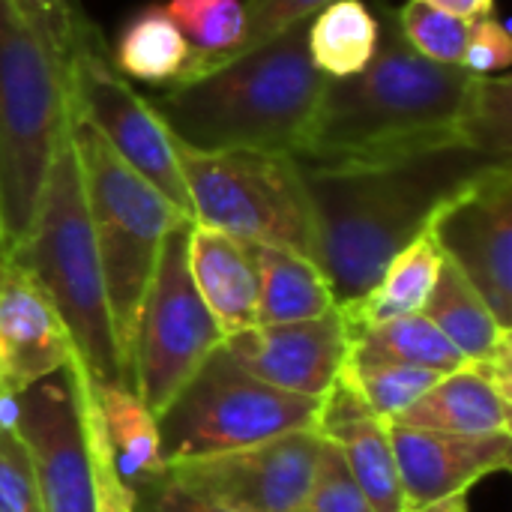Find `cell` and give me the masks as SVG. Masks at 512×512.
I'll return each instance as SVG.
<instances>
[{"label": "cell", "instance_id": "6da1fadb", "mask_svg": "<svg viewBox=\"0 0 512 512\" xmlns=\"http://www.w3.org/2000/svg\"><path fill=\"white\" fill-rule=\"evenodd\" d=\"M486 165L495 159L468 147L378 162L300 165L315 219V264L327 276L336 306L357 303L387 264L426 231L435 210Z\"/></svg>", "mask_w": 512, "mask_h": 512}, {"label": "cell", "instance_id": "7a4b0ae2", "mask_svg": "<svg viewBox=\"0 0 512 512\" xmlns=\"http://www.w3.org/2000/svg\"><path fill=\"white\" fill-rule=\"evenodd\" d=\"M477 78L462 66L417 54L387 18L372 63L357 75L327 81L294 159L300 165H348L468 147L465 117Z\"/></svg>", "mask_w": 512, "mask_h": 512}, {"label": "cell", "instance_id": "3957f363", "mask_svg": "<svg viewBox=\"0 0 512 512\" xmlns=\"http://www.w3.org/2000/svg\"><path fill=\"white\" fill-rule=\"evenodd\" d=\"M309 24L150 99L168 132L192 150L297 153L327 90L306 45Z\"/></svg>", "mask_w": 512, "mask_h": 512}, {"label": "cell", "instance_id": "277c9868", "mask_svg": "<svg viewBox=\"0 0 512 512\" xmlns=\"http://www.w3.org/2000/svg\"><path fill=\"white\" fill-rule=\"evenodd\" d=\"M3 258L21 267L48 297L84 372L102 384L132 387L111 324L81 165L72 141V120L54 150L27 237Z\"/></svg>", "mask_w": 512, "mask_h": 512}, {"label": "cell", "instance_id": "5b68a950", "mask_svg": "<svg viewBox=\"0 0 512 512\" xmlns=\"http://www.w3.org/2000/svg\"><path fill=\"white\" fill-rule=\"evenodd\" d=\"M69 54L21 9L0 0V243L30 231L54 150L69 129Z\"/></svg>", "mask_w": 512, "mask_h": 512}, {"label": "cell", "instance_id": "8992f818", "mask_svg": "<svg viewBox=\"0 0 512 512\" xmlns=\"http://www.w3.org/2000/svg\"><path fill=\"white\" fill-rule=\"evenodd\" d=\"M72 141L81 165L87 213L102 264L111 324L123 366L132 378V339L144 291L153 279L162 240L183 222V216L156 186L132 171L105 138L72 114Z\"/></svg>", "mask_w": 512, "mask_h": 512}, {"label": "cell", "instance_id": "52a82bcc", "mask_svg": "<svg viewBox=\"0 0 512 512\" xmlns=\"http://www.w3.org/2000/svg\"><path fill=\"white\" fill-rule=\"evenodd\" d=\"M192 222L315 261V219L303 171L279 150H192L174 138Z\"/></svg>", "mask_w": 512, "mask_h": 512}, {"label": "cell", "instance_id": "ba28073f", "mask_svg": "<svg viewBox=\"0 0 512 512\" xmlns=\"http://www.w3.org/2000/svg\"><path fill=\"white\" fill-rule=\"evenodd\" d=\"M318 405L252 378L219 345L156 417L162 459H204L315 429Z\"/></svg>", "mask_w": 512, "mask_h": 512}, {"label": "cell", "instance_id": "9c48e42d", "mask_svg": "<svg viewBox=\"0 0 512 512\" xmlns=\"http://www.w3.org/2000/svg\"><path fill=\"white\" fill-rule=\"evenodd\" d=\"M189 228L183 222L162 240L132 339V387L153 417L225 339L189 273Z\"/></svg>", "mask_w": 512, "mask_h": 512}, {"label": "cell", "instance_id": "30bf717a", "mask_svg": "<svg viewBox=\"0 0 512 512\" xmlns=\"http://www.w3.org/2000/svg\"><path fill=\"white\" fill-rule=\"evenodd\" d=\"M72 114L93 126L105 144L150 186H156L183 216L192 219V201L177 165V147L147 96L117 72L96 24L81 36L69 60Z\"/></svg>", "mask_w": 512, "mask_h": 512}, {"label": "cell", "instance_id": "8fae6325", "mask_svg": "<svg viewBox=\"0 0 512 512\" xmlns=\"http://www.w3.org/2000/svg\"><path fill=\"white\" fill-rule=\"evenodd\" d=\"M426 234L512 330V168L486 165L429 219Z\"/></svg>", "mask_w": 512, "mask_h": 512}, {"label": "cell", "instance_id": "7c38bea8", "mask_svg": "<svg viewBox=\"0 0 512 512\" xmlns=\"http://www.w3.org/2000/svg\"><path fill=\"white\" fill-rule=\"evenodd\" d=\"M324 438L318 429L288 432L243 450L165 465L189 492L237 512H300Z\"/></svg>", "mask_w": 512, "mask_h": 512}, {"label": "cell", "instance_id": "4fadbf2b", "mask_svg": "<svg viewBox=\"0 0 512 512\" xmlns=\"http://www.w3.org/2000/svg\"><path fill=\"white\" fill-rule=\"evenodd\" d=\"M12 426L30 456L45 512H93V480L69 366L12 402Z\"/></svg>", "mask_w": 512, "mask_h": 512}, {"label": "cell", "instance_id": "5bb4252c", "mask_svg": "<svg viewBox=\"0 0 512 512\" xmlns=\"http://www.w3.org/2000/svg\"><path fill=\"white\" fill-rule=\"evenodd\" d=\"M342 309L291 324H255L222 339V351L252 378L306 399H324L348 363Z\"/></svg>", "mask_w": 512, "mask_h": 512}, {"label": "cell", "instance_id": "9a60e30c", "mask_svg": "<svg viewBox=\"0 0 512 512\" xmlns=\"http://www.w3.org/2000/svg\"><path fill=\"white\" fill-rule=\"evenodd\" d=\"M390 441L396 450L405 512L468 495L480 480L510 471L512 462V432L450 435L390 423Z\"/></svg>", "mask_w": 512, "mask_h": 512}, {"label": "cell", "instance_id": "2e32d148", "mask_svg": "<svg viewBox=\"0 0 512 512\" xmlns=\"http://www.w3.org/2000/svg\"><path fill=\"white\" fill-rule=\"evenodd\" d=\"M72 357V339L48 297L21 267L0 258V408L63 372Z\"/></svg>", "mask_w": 512, "mask_h": 512}, {"label": "cell", "instance_id": "e0dca14e", "mask_svg": "<svg viewBox=\"0 0 512 512\" xmlns=\"http://www.w3.org/2000/svg\"><path fill=\"white\" fill-rule=\"evenodd\" d=\"M315 429L324 441H330L342 453L354 483L360 486L372 510L405 512L396 450L390 441V423L381 420L363 402V396L354 390L345 372L324 393L318 405Z\"/></svg>", "mask_w": 512, "mask_h": 512}, {"label": "cell", "instance_id": "ac0fdd59", "mask_svg": "<svg viewBox=\"0 0 512 512\" xmlns=\"http://www.w3.org/2000/svg\"><path fill=\"white\" fill-rule=\"evenodd\" d=\"M186 255L192 282L219 330L231 336L246 327H255L258 267L252 243L192 222Z\"/></svg>", "mask_w": 512, "mask_h": 512}, {"label": "cell", "instance_id": "d6986e66", "mask_svg": "<svg viewBox=\"0 0 512 512\" xmlns=\"http://www.w3.org/2000/svg\"><path fill=\"white\" fill-rule=\"evenodd\" d=\"M510 396V390H504L480 363H465L462 369L438 378V384L393 423L450 435L512 432Z\"/></svg>", "mask_w": 512, "mask_h": 512}, {"label": "cell", "instance_id": "ffe728a7", "mask_svg": "<svg viewBox=\"0 0 512 512\" xmlns=\"http://www.w3.org/2000/svg\"><path fill=\"white\" fill-rule=\"evenodd\" d=\"M87 387L99 414L105 444L129 489L165 471L156 417L144 408L138 393L126 384H102L87 375Z\"/></svg>", "mask_w": 512, "mask_h": 512}, {"label": "cell", "instance_id": "44dd1931", "mask_svg": "<svg viewBox=\"0 0 512 512\" xmlns=\"http://www.w3.org/2000/svg\"><path fill=\"white\" fill-rule=\"evenodd\" d=\"M258 267V309L255 324H291L321 318L336 309V297L330 291L321 267L279 246H255Z\"/></svg>", "mask_w": 512, "mask_h": 512}, {"label": "cell", "instance_id": "7402d4cb", "mask_svg": "<svg viewBox=\"0 0 512 512\" xmlns=\"http://www.w3.org/2000/svg\"><path fill=\"white\" fill-rule=\"evenodd\" d=\"M441 264H444L441 249L423 231L414 243H408L387 264L381 279L357 303L339 306L345 321H348V333L423 312V306H426V300H429V294H432V288L438 282Z\"/></svg>", "mask_w": 512, "mask_h": 512}, {"label": "cell", "instance_id": "603a6c76", "mask_svg": "<svg viewBox=\"0 0 512 512\" xmlns=\"http://www.w3.org/2000/svg\"><path fill=\"white\" fill-rule=\"evenodd\" d=\"M420 315L441 330V336L462 354L465 363L489 360L512 336V330L498 324L474 285L447 261L441 264L438 282Z\"/></svg>", "mask_w": 512, "mask_h": 512}, {"label": "cell", "instance_id": "cb8c5ba5", "mask_svg": "<svg viewBox=\"0 0 512 512\" xmlns=\"http://www.w3.org/2000/svg\"><path fill=\"white\" fill-rule=\"evenodd\" d=\"M345 366H420L450 375L465 366L462 354L420 312L351 333Z\"/></svg>", "mask_w": 512, "mask_h": 512}, {"label": "cell", "instance_id": "d4e9b609", "mask_svg": "<svg viewBox=\"0 0 512 512\" xmlns=\"http://www.w3.org/2000/svg\"><path fill=\"white\" fill-rule=\"evenodd\" d=\"M381 39V21L363 0H336L324 6L306 30L309 57L327 78L363 72Z\"/></svg>", "mask_w": 512, "mask_h": 512}, {"label": "cell", "instance_id": "484cf974", "mask_svg": "<svg viewBox=\"0 0 512 512\" xmlns=\"http://www.w3.org/2000/svg\"><path fill=\"white\" fill-rule=\"evenodd\" d=\"M189 57L192 48L168 18L165 6H150L126 24L111 63L126 78L168 87L186 69Z\"/></svg>", "mask_w": 512, "mask_h": 512}, {"label": "cell", "instance_id": "4316f807", "mask_svg": "<svg viewBox=\"0 0 512 512\" xmlns=\"http://www.w3.org/2000/svg\"><path fill=\"white\" fill-rule=\"evenodd\" d=\"M330 3H336V0H246L243 3V33H240L237 45L228 48V51H219V54L192 51L186 69L168 87L186 84L192 78H201V75L213 72L216 66H222V63H228V60L258 48V45H264V42H270L276 36H282L291 27L309 24Z\"/></svg>", "mask_w": 512, "mask_h": 512}, {"label": "cell", "instance_id": "83f0119b", "mask_svg": "<svg viewBox=\"0 0 512 512\" xmlns=\"http://www.w3.org/2000/svg\"><path fill=\"white\" fill-rule=\"evenodd\" d=\"M69 372H72V384H75V396H78V414H81V426H84L87 456H90L93 512H135L132 489L123 483V477L114 465V456L105 444L99 414H96V405H93V396L87 387V372L75 357L69 363Z\"/></svg>", "mask_w": 512, "mask_h": 512}, {"label": "cell", "instance_id": "f1b7e54d", "mask_svg": "<svg viewBox=\"0 0 512 512\" xmlns=\"http://www.w3.org/2000/svg\"><path fill=\"white\" fill-rule=\"evenodd\" d=\"M471 24H474V18L453 15L447 9L432 6L429 0H408L396 15V27L402 33V39L417 54H423L435 63H447V66L462 63Z\"/></svg>", "mask_w": 512, "mask_h": 512}, {"label": "cell", "instance_id": "f546056e", "mask_svg": "<svg viewBox=\"0 0 512 512\" xmlns=\"http://www.w3.org/2000/svg\"><path fill=\"white\" fill-rule=\"evenodd\" d=\"M465 141L471 150L495 159L510 162L512 150V81L510 75L492 78L480 75L468 117H465Z\"/></svg>", "mask_w": 512, "mask_h": 512}, {"label": "cell", "instance_id": "4dcf8cb0", "mask_svg": "<svg viewBox=\"0 0 512 512\" xmlns=\"http://www.w3.org/2000/svg\"><path fill=\"white\" fill-rule=\"evenodd\" d=\"M363 402L387 423L408 411L426 390L438 384V372L420 366H345L342 369Z\"/></svg>", "mask_w": 512, "mask_h": 512}, {"label": "cell", "instance_id": "1f68e13d", "mask_svg": "<svg viewBox=\"0 0 512 512\" xmlns=\"http://www.w3.org/2000/svg\"><path fill=\"white\" fill-rule=\"evenodd\" d=\"M165 12L177 24L189 48L201 54L228 51L243 33L240 0H168Z\"/></svg>", "mask_w": 512, "mask_h": 512}, {"label": "cell", "instance_id": "d6a6232c", "mask_svg": "<svg viewBox=\"0 0 512 512\" xmlns=\"http://www.w3.org/2000/svg\"><path fill=\"white\" fill-rule=\"evenodd\" d=\"M0 512H45L30 456L12 426V408H0Z\"/></svg>", "mask_w": 512, "mask_h": 512}, {"label": "cell", "instance_id": "836d02e7", "mask_svg": "<svg viewBox=\"0 0 512 512\" xmlns=\"http://www.w3.org/2000/svg\"><path fill=\"white\" fill-rule=\"evenodd\" d=\"M300 512H375L354 483L342 453L330 441H324L321 447L318 468Z\"/></svg>", "mask_w": 512, "mask_h": 512}, {"label": "cell", "instance_id": "e575fe53", "mask_svg": "<svg viewBox=\"0 0 512 512\" xmlns=\"http://www.w3.org/2000/svg\"><path fill=\"white\" fill-rule=\"evenodd\" d=\"M512 60V39L510 30L495 18H474L471 33H468V45L462 54V69L471 75H492L498 69H507Z\"/></svg>", "mask_w": 512, "mask_h": 512}, {"label": "cell", "instance_id": "d590c367", "mask_svg": "<svg viewBox=\"0 0 512 512\" xmlns=\"http://www.w3.org/2000/svg\"><path fill=\"white\" fill-rule=\"evenodd\" d=\"M132 501H135V512H237L189 492L186 486L174 483L165 471L159 477L135 486Z\"/></svg>", "mask_w": 512, "mask_h": 512}, {"label": "cell", "instance_id": "8d00e7d4", "mask_svg": "<svg viewBox=\"0 0 512 512\" xmlns=\"http://www.w3.org/2000/svg\"><path fill=\"white\" fill-rule=\"evenodd\" d=\"M438 9H447L462 18H486L495 15V0H429Z\"/></svg>", "mask_w": 512, "mask_h": 512}, {"label": "cell", "instance_id": "74e56055", "mask_svg": "<svg viewBox=\"0 0 512 512\" xmlns=\"http://www.w3.org/2000/svg\"><path fill=\"white\" fill-rule=\"evenodd\" d=\"M408 512H471V507H468V495H453V498H444V501H435V504Z\"/></svg>", "mask_w": 512, "mask_h": 512}, {"label": "cell", "instance_id": "f35d334b", "mask_svg": "<svg viewBox=\"0 0 512 512\" xmlns=\"http://www.w3.org/2000/svg\"><path fill=\"white\" fill-rule=\"evenodd\" d=\"M0 258H3V243H0Z\"/></svg>", "mask_w": 512, "mask_h": 512}]
</instances>
